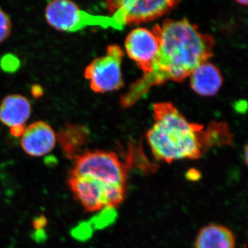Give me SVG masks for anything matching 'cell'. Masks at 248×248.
Listing matches in <instances>:
<instances>
[{
	"label": "cell",
	"mask_w": 248,
	"mask_h": 248,
	"mask_svg": "<svg viewBox=\"0 0 248 248\" xmlns=\"http://www.w3.org/2000/svg\"><path fill=\"white\" fill-rule=\"evenodd\" d=\"M159 41L153 31L144 28L134 29L127 36L125 49L129 58L146 74L150 72L159 50Z\"/></svg>",
	"instance_id": "obj_8"
},
{
	"label": "cell",
	"mask_w": 248,
	"mask_h": 248,
	"mask_svg": "<svg viewBox=\"0 0 248 248\" xmlns=\"http://www.w3.org/2000/svg\"><path fill=\"white\" fill-rule=\"evenodd\" d=\"M153 108L155 123L146 139L159 161L200 159L213 147L232 143V134L225 122H213L208 126L192 123L170 102L156 103Z\"/></svg>",
	"instance_id": "obj_2"
},
{
	"label": "cell",
	"mask_w": 248,
	"mask_h": 248,
	"mask_svg": "<svg viewBox=\"0 0 248 248\" xmlns=\"http://www.w3.org/2000/svg\"><path fill=\"white\" fill-rule=\"evenodd\" d=\"M45 19L50 27L62 32H78L90 27L116 30L124 28L114 16L89 14L68 0L49 1L45 9Z\"/></svg>",
	"instance_id": "obj_4"
},
{
	"label": "cell",
	"mask_w": 248,
	"mask_h": 248,
	"mask_svg": "<svg viewBox=\"0 0 248 248\" xmlns=\"http://www.w3.org/2000/svg\"><path fill=\"white\" fill-rule=\"evenodd\" d=\"M152 31L159 41V50L150 72L130 85L121 97V105H135L154 86L168 81L182 82L213 56L215 39L202 33L187 19H167Z\"/></svg>",
	"instance_id": "obj_1"
},
{
	"label": "cell",
	"mask_w": 248,
	"mask_h": 248,
	"mask_svg": "<svg viewBox=\"0 0 248 248\" xmlns=\"http://www.w3.org/2000/svg\"><path fill=\"white\" fill-rule=\"evenodd\" d=\"M190 77L191 88L197 94L204 97L215 95L223 85L221 71L208 62L197 67Z\"/></svg>",
	"instance_id": "obj_11"
},
{
	"label": "cell",
	"mask_w": 248,
	"mask_h": 248,
	"mask_svg": "<svg viewBox=\"0 0 248 248\" xmlns=\"http://www.w3.org/2000/svg\"><path fill=\"white\" fill-rule=\"evenodd\" d=\"M244 159L245 164L248 167V143L244 147Z\"/></svg>",
	"instance_id": "obj_19"
},
{
	"label": "cell",
	"mask_w": 248,
	"mask_h": 248,
	"mask_svg": "<svg viewBox=\"0 0 248 248\" xmlns=\"http://www.w3.org/2000/svg\"><path fill=\"white\" fill-rule=\"evenodd\" d=\"M11 28L12 24L9 16L0 9V44L2 43L11 35Z\"/></svg>",
	"instance_id": "obj_15"
},
{
	"label": "cell",
	"mask_w": 248,
	"mask_h": 248,
	"mask_svg": "<svg viewBox=\"0 0 248 248\" xmlns=\"http://www.w3.org/2000/svg\"><path fill=\"white\" fill-rule=\"evenodd\" d=\"M124 56L123 50L120 46L110 45L105 55L94 59L86 67L84 76L89 80L93 91L105 93L123 87L122 64Z\"/></svg>",
	"instance_id": "obj_6"
},
{
	"label": "cell",
	"mask_w": 248,
	"mask_h": 248,
	"mask_svg": "<svg viewBox=\"0 0 248 248\" xmlns=\"http://www.w3.org/2000/svg\"><path fill=\"white\" fill-rule=\"evenodd\" d=\"M67 184L75 198L89 213L116 208L125 198L124 186L107 185L93 178L69 174Z\"/></svg>",
	"instance_id": "obj_5"
},
{
	"label": "cell",
	"mask_w": 248,
	"mask_h": 248,
	"mask_svg": "<svg viewBox=\"0 0 248 248\" xmlns=\"http://www.w3.org/2000/svg\"><path fill=\"white\" fill-rule=\"evenodd\" d=\"M192 172H193V174H192L190 171L188 172V174H187V179H191L193 181L198 180L199 178L200 177V172L197 170H192Z\"/></svg>",
	"instance_id": "obj_18"
},
{
	"label": "cell",
	"mask_w": 248,
	"mask_h": 248,
	"mask_svg": "<svg viewBox=\"0 0 248 248\" xmlns=\"http://www.w3.org/2000/svg\"><path fill=\"white\" fill-rule=\"evenodd\" d=\"M241 248H248L247 245L245 244L244 246H243Z\"/></svg>",
	"instance_id": "obj_21"
},
{
	"label": "cell",
	"mask_w": 248,
	"mask_h": 248,
	"mask_svg": "<svg viewBox=\"0 0 248 248\" xmlns=\"http://www.w3.org/2000/svg\"><path fill=\"white\" fill-rule=\"evenodd\" d=\"M87 127L79 124L66 123L56 133L57 141L60 143L63 155L69 159H76L81 154L82 147L89 138Z\"/></svg>",
	"instance_id": "obj_12"
},
{
	"label": "cell",
	"mask_w": 248,
	"mask_h": 248,
	"mask_svg": "<svg viewBox=\"0 0 248 248\" xmlns=\"http://www.w3.org/2000/svg\"><path fill=\"white\" fill-rule=\"evenodd\" d=\"M195 248H236V236L229 228L211 223L200 230L196 237Z\"/></svg>",
	"instance_id": "obj_13"
},
{
	"label": "cell",
	"mask_w": 248,
	"mask_h": 248,
	"mask_svg": "<svg viewBox=\"0 0 248 248\" xmlns=\"http://www.w3.org/2000/svg\"><path fill=\"white\" fill-rule=\"evenodd\" d=\"M47 223V220L45 217L40 216L37 217V218L33 221L34 228L37 231H40L41 229H43Z\"/></svg>",
	"instance_id": "obj_16"
},
{
	"label": "cell",
	"mask_w": 248,
	"mask_h": 248,
	"mask_svg": "<svg viewBox=\"0 0 248 248\" xmlns=\"http://www.w3.org/2000/svg\"><path fill=\"white\" fill-rule=\"evenodd\" d=\"M31 92H32V95H33L34 97H39L43 94V90H42L40 86L37 85V86H33Z\"/></svg>",
	"instance_id": "obj_17"
},
{
	"label": "cell",
	"mask_w": 248,
	"mask_h": 248,
	"mask_svg": "<svg viewBox=\"0 0 248 248\" xmlns=\"http://www.w3.org/2000/svg\"><path fill=\"white\" fill-rule=\"evenodd\" d=\"M116 217H117V213H116L115 208L107 207L99 211V214L93 217L91 221L92 223L91 226L97 229H102L113 223L116 219Z\"/></svg>",
	"instance_id": "obj_14"
},
{
	"label": "cell",
	"mask_w": 248,
	"mask_h": 248,
	"mask_svg": "<svg viewBox=\"0 0 248 248\" xmlns=\"http://www.w3.org/2000/svg\"><path fill=\"white\" fill-rule=\"evenodd\" d=\"M236 3L242 5V6H248V0H241V1L238 0V1H236Z\"/></svg>",
	"instance_id": "obj_20"
},
{
	"label": "cell",
	"mask_w": 248,
	"mask_h": 248,
	"mask_svg": "<svg viewBox=\"0 0 248 248\" xmlns=\"http://www.w3.org/2000/svg\"><path fill=\"white\" fill-rule=\"evenodd\" d=\"M31 113L30 102L21 94H9L0 104V122L10 129L25 128Z\"/></svg>",
	"instance_id": "obj_10"
},
{
	"label": "cell",
	"mask_w": 248,
	"mask_h": 248,
	"mask_svg": "<svg viewBox=\"0 0 248 248\" xmlns=\"http://www.w3.org/2000/svg\"><path fill=\"white\" fill-rule=\"evenodd\" d=\"M179 1L172 0H117L107 1L106 8L122 24H139L151 22L169 14Z\"/></svg>",
	"instance_id": "obj_7"
},
{
	"label": "cell",
	"mask_w": 248,
	"mask_h": 248,
	"mask_svg": "<svg viewBox=\"0 0 248 248\" xmlns=\"http://www.w3.org/2000/svg\"><path fill=\"white\" fill-rule=\"evenodd\" d=\"M133 146L128 150V162L125 164L114 152L86 151L75 159L70 174L96 179L108 186H124L130 161L133 157Z\"/></svg>",
	"instance_id": "obj_3"
},
{
	"label": "cell",
	"mask_w": 248,
	"mask_h": 248,
	"mask_svg": "<svg viewBox=\"0 0 248 248\" xmlns=\"http://www.w3.org/2000/svg\"><path fill=\"white\" fill-rule=\"evenodd\" d=\"M56 133L48 124L37 121L26 127L20 143L28 155L40 157L53 151L56 144Z\"/></svg>",
	"instance_id": "obj_9"
}]
</instances>
